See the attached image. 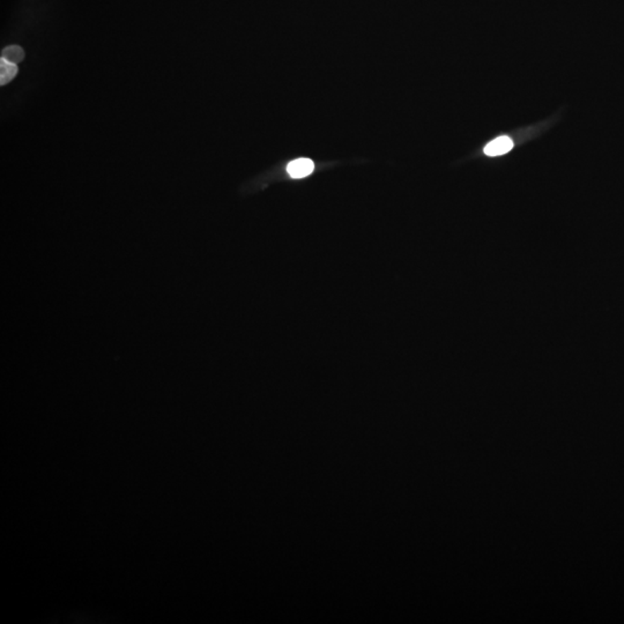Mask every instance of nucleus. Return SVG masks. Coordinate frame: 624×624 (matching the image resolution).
Returning a JSON list of instances; mask_svg holds the SVG:
<instances>
[{"label":"nucleus","instance_id":"obj_3","mask_svg":"<svg viewBox=\"0 0 624 624\" xmlns=\"http://www.w3.org/2000/svg\"><path fill=\"white\" fill-rule=\"evenodd\" d=\"M18 74V65L13 63L0 59V85L4 86L12 82Z\"/></svg>","mask_w":624,"mask_h":624},{"label":"nucleus","instance_id":"obj_4","mask_svg":"<svg viewBox=\"0 0 624 624\" xmlns=\"http://www.w3.org/2000/svg\"><path fill=\"white\" fill-rule=\"evenodd\" d=\"M1 58L18 65L19 63L22 62L23 59H25V51L19 46H6L1 52Z\"/></svg>","mask_w":624,"mask_h":624},{"label":"nucleus","instance_id":"obj_1","mask_svg":"<svg viewBox=\"0 0 624 624\" xmlns=\"http://www.w3.org/2000/svg\"><path fill=\"white\" fill-rule=\"evenodd\" d=\"M315 169V164L309 159L295 160L287 167V171L293 178H303L309 176Z\"/></svg>","mask_w":624,"mask_h":624},{"label":"nucleus","instance_id":"obj_2","mask_svg":"<svg viewBox=\"0 0 624 624\" xmlns=\"http://www.w3.org/2000/svg\"><path fill=\"white\" fill-rule=\"evenodd\" d=\"M514 148V143L507 136L493 140L485 147V154L488 156H498L510 152Z\"/></svg>","mask_w":624,"mask_h":624}]
</instances>
